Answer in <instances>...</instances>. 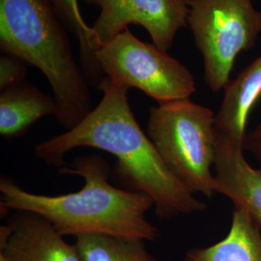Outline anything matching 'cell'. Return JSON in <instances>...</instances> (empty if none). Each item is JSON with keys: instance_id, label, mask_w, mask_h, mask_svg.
<instances>
[{"instance_id": "6da1fadb", "label": "cell", "mask_w": 261, "mask_h": 261, "mask_svg": "<svg viewBox=\"0 0 261 261\" xmlns=\"http://www.w3.org/2000/svg\"><path fill=\"white\" fill-rule=\"evenodd\" d=\"M98 88L103 92L98 106L73 129L38 143L36 157L48 166L64 167V156L72 150H102L117 160L114 175L120 183L153 199L159 219L205 211V203L170 172L141 130L130 109L129 89L108 79Z\"/></svg>"}, {"instance_id": "7a4b0ae2", "label": "cell", "mask_w": 261, "mask_h": 261, "mask_svg": "<svg viewBox=\"0 0 261 261\" xmlns=\"http://www.w3.org/2000/svg\"><path fill=\"white\" fill-rule=\"evenodd\" d=\"M59 172L84 178L83 189L59 196L39 195L1 176V213L13 210L40 215L64 237L98 234L144 241L160 237V230L146 217L154 206L153 199L143 193L112 186L111 168L105 159L85 155Z\"/></svg>"}, {"instance_id": "3957f363", "label": "cell", "mask_w": 261, "mask_h": 261, "mask_svg": "<svg viewBox=\"0 0 261 261\" xmlns=\"http://www.w3.org/2000/svg\"><path fill=\"white\" fill-rule=\"evenodd\" d=\"M0 47L47 77L57 105L56 120L66 130L93 110L87 77L48 0H0Z\"/></svg>"}, {"instance_id": "277c9868", "label": "cell", "mask_w": 261, "mask_h": 261, "mask_svg": "<svg viewBox=\"0 0 261 261\" xmlns=\"http://www.w3.org/2000/svg\"><path fill=\"white\" fill-rule=\"evenodd\" d=\"M160 157L192 193L215 194V114L191 99L161 103L149 111L147 132Z\"/></svg>"}, {"instance_id": "5b68a950", "label": "cell", "mask_w": 261, "mask_h": 261, "mask_svg": "<svg viewBox=\"0 0 261 261\" xmlns=\"http://www.w3.org/2000/svg\"><path fill=\"white\" fill-rule=\"evenodd\" d=\"M188 25L203 58L204 81L218 93L230 82L238 56L261 32V12L252 0H188Z\"/></svg>"}, {"instance_id": "8992f818", "label": "cell", "mask_w": 261, "mask_h": 261, "mask_svg": "<svg viewBox=\"0 0 261 261\" xmlns=\"http://www.w3.org/2000/svg\"><path fill=\"white\" fill-rule=\"evenodd\" d=\"M95 58L105 79L140 89L158 105L191 99L196 92L195 77L186 66L128 28L98 48Z\"/></svg>"}, {"instance_id": "52a82bcc", "label": "cell", "mask_w": 261, "mask_h": 261, "mask_svg": "<svg viewBox=\"0 0 261 261\" xmlns=\"http://www.w3.org/2000/svg\"><path fill=\"white\" fill-rule=\"evenodd\" d=\"M101 8L91 25L95 49L105 46L130 24L144 28L161 49L173 46L180 28L188 25V0H84Z\"/></svg>"}, {"instance_id": "ba28073f", "label": "cell", "mask_w": 261, "mask_h": 261, "mask_svg": "<svg viewBox=\"0 0 261 261\" xmlns=\"http://www.w3.org/2000/svg\"><path fill=\"white\" fill-rule=\"evenodd\" d=\"M8 224L12 234L0 252L11 261H84L75 244L66 242L64 236L40 215L15 211Z\"/></svg>"}, {"instance_id": "9c48e42d", "label": "cell", "mask_w": 261, "mask_h": 261, "mask_svg": "<svg viewBox=\"0 0 261 261\" xmlns=\"http://www.w3.org/2000/svg\"><path fill=\"white\" fill-rule=\"evenodd\" d=\"M214 191L250 212L261 227V168L250 166L242 147L216 137Z\"/></svg>"}, {"instance_id": "30bf717a", "label": "cell", "mask_w": 261, "mask_h": 261, "mask_svg": "<svg viewBox=\"0 0 261 261\" xmlns=\"http://www.w3.org/2000/svg\"><path fill=\"white\" fill-rule=\"evenodd\" d=\"M224 91L215 114V135L243 148L249 116L261 98V55L230 81Z\"/></svg>"}, {"instance_id": "8fae6325", "label": "cell", "mask_w": 261, "mask_h": 261, "mask_svg": "<svg viewBox=\"0 0 261 261\" xmlns=\"http://www.w3.org/2000/svg\"><path fill=\"white\" fill-rule=\"evenodd\" d=\"M56 114L55 98L31 84L24 83L0 94V135L4 138L20 137L41 118Z\"/></svg>"}, {"instance_id": "7c38bea8", "label": "cell", "mask_w": 261, "mask_h": 261, "mask_svg": "<svg viewBox=\"0 0 261 261\" xmlns=\"http://www.w3.org/2000/svg\"><path fill=\"white\" fill-rule=\"evenodd\" d=\"M184 261H261V227L248 210L234 207L231 226L224 239L189 250Z\"/></svg>"}, {"instance_id": "4fadbf2b", "label": "cell", "mask_w": 261, "mask_h": 261, "mask_svg": "<svg viewBox=\"0 0 261 261\" xmlns=\"http://www.w3.org/2000/svg\"><path fill=\"white\" fill-rule=\"evenodd\" d=\"M75 245L84 261H156L142 239L87 234L75 237Z\"/></svg>"}, {"instance_id": "5bb4252c", "label": "cell", "mask_w": 261, "mask_h": 261, "mask_svg": "<svg viewBox=\"0 0 261 261\" xmlns=\"http://www.w3.org/2000/svg\"><path fill=\"white\" fill-rule=\"evenodd\" d=\"M56 15L74 35L79 43L80 59L83 71L95 85L99 86L105 80L102 70L95 58L91 27L84 20L77 0H48Z\"/></svg>"}, {"instance_id": "9a60e30c", "label": "cell", "mask_w": 261, "mask_h": 261, "mask_svg": "<svg viewBox=\"0 0 261 261\" xmlns=\"http://www.w3.org/2000/svg\"><path fill=\"white\" fill-rule=\"evenodd\" d=\"M21 59L2 54L0 57V89L1 91L24 84L28 68Z\"/></svg>"}, {"instance_id": "2e32d148", "label": "cell", "mask_w": 261, "mask_h": 261, "mask_svg": "<svg viewBox=\"0 0 261 261\" xmlns=\"http://www.w3.org/2000/svg\"><path fill=\"white\" fill-rule=\"evenodd\" d=\"M243 150L252 153L261 163V124L252 132L247 133L243 144Z\"/></svg>"}, {"instance_id": "e0dca14e", "label": "cell", "mask_w": 261, "mask_h": 261, "mask_svg": "<svg viewBox=\"0 0 261 261\" xmlns=\"http://www.w3.org/2000/svg\"><path fill=\"white\" fill-rule=\"evenodd\" d=\"M0 261H11L5 252H0Z\"/></svg>"}]
</instances>
